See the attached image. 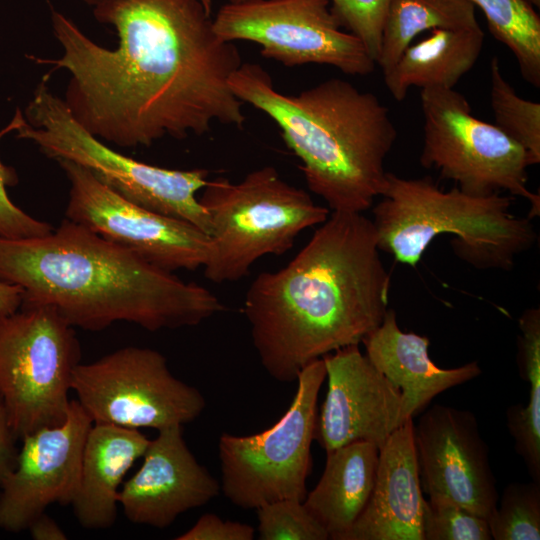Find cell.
Wrapping results in <instances>:
<instances>
[{"mask_svg":"<svg viewBox=\"0 0 540 540\" xmlns=\"http://www.w3.org/2000/svg\"><path fill=\"white\" fill-rule=\"evenodd\" d=\"M149 442L139 429L92 424L83 448L78 490L71 504L82 527L100 530L114 524L120 485L135 461L143 457Z\"/></svg>","mask_w":540,"mask_h":540,"instance_id":"20","label":"cell"},{"mask_svg":"<svg viewBox=\"0 0 540 540\" xmlns=\"http://www.w3.org/2000/svg\"><path fill=\"white\" fill-rule=\"evenodd\" d=\"M213 25L223 40L254 42L263 57L286 67L322 64L353 76L368 75L376 67L363 43L342 30L329 0L228 2Z\"/></svg>","mask_w":540,"mask_h":540,"instance_id":"12","label":"cell"},{"mask_svg":"<svg viewBox=\"0 0 540 540\" xmlns=\"http://www.w3.org/2000/svg\"><path fill=\"white\" fill-rule=\"evenodd\" d=\"M70 183L66 219L168 272L203 268L211 238L195 225L128 201L89 170L57 160Z\"/></svg>","mask_w":540,"mask_h":540,"instance_id":"13","label":"cell"},{"mask_svg":"<svg viewBox=\"0 0 540 540\" xmlns=\"http://www.w3.org/2000/svg\"><path fill=\"white\" fill-rule=\"evenodd\" d=\"M261 540H327L325 528L311 515L303 501L282 499L256 509Z\"/></svg>","mask_w":540,"mask_h":540,"instance_id":"28","label":"cell"},{"mask_svg":"<svg viewBox=\"0 0 540 540\" xmlns=\"http://www.w3.org/2000/svg\"><path fill=\"white\" fill-rule=\"evenodd\" d=\"M480 28L470 0H391L376 65L386 72L413 39L426 30Z\"/></svg>","mask_w":540,"mask_h":540,"instance_id":"23","label":"cell"},{"mask_svg":"<svg viewBox=\"0 0 540 540\" xmlns=\"http://www.w3.org/2000/svg\"><path fill=\"white\" fill-rule=\"evenodd\" d=\"M413 419L379 450L370 498L342 540H423L424 498L414 446Z\"/></svg>","mask_w":540,"mask_h":540,"instance_id":"18","label":"cell"},{"mask_svg":"<svg viewBox=\"0 0 540 540\" xmlns=\"http://www.w3.org/2000/svg\"><path fill=\"white\" fill-rule=\"evenodd\" d=\"M391 0H329L330 10L345 31L356 36L377 62L385 16Z\"/></svg>","mask_w":540,"mask_h":540,"instance_id":"29","label":"cell"},{"mask_svg":"<svg viewBox=\"0 0 540 540\" xmlns=\"http://www.w3.org/2000/svg\"><path fill=\"white\" fill-rule=\"evenodd\" d=\"M81 1L93 7L99 0H81ZM200 1L202 2L206 10L211 14L213 0H200Z\"/></svg>","mask_w":540,"mask_h":540,"instance_id":"35","label":"cell"},{"mask_svg":"<svg viewBox=\"0 0 540 540\" xmlns=\"http://www.w3.org/2000/svg\"><path fill=\"white\" fill-rule=\"evenodd\" d=\"M255 529L248 524L222 520L219 516L207 513L176 540H252Z\"/></svg>","mask_w":540,"mask_h":540,"instance_id":"31","label":"cell"},{"mask_svg":"<svg viewBox=\"0 0 540 540\" xmlns=\"http://www.w3.org/2000/svg\"><path fill=\"white\" fill-rule=\"evenodd\" d=\"M325 379L323 358L310 362L298 374L288 410L273 426L247 436H220V488L232 504L256 510L282 499H305L317 400Z\"/></svg>","mask_w":540,"mask_h":540,"instance_id":"9","label":"cell"},{"mask_svg":"<svg viewBox=\"0 0 540 540\" xmlns=\"http://www.w3.org/2000/svg\"><path fill=\"white\" fill-rule=\"evenodd\" d=\"M17 440L9 426L5 410L0 402V486L15 467L18 454Z\"/></svg>","mask_w":540,"mask_h":540,"instance_id":"32","label":"cell"},{"mask_svg":"<svg viewBox=\"0 0 540 540\" xmlns=\"http://www.w3.org/2000/svg\"><path fill=\"white\" fill-rule=\"evenodd\" d=\"M198 199L211 225L204 275L218 284L241 280L261 257L284 254L301 232L325 222L330 212L273 166L255 169L237 183L209 180Z\"/></svg>","mask_w":540,"mask_h":540,"instance_id":"6","label":"cell"},{"mask_svg":"<svg viewBox=\"0 0 540 540\" xmlns=\"http://www.w3.org/2000/svg\"><path fill=\"white\" fill-rule=\"evenodd\" d=\"M93 15L114 27L116 48L94 42L50 6L62 55L35 58L69 73L63 100L93 136L134 148L200 136L214 122L243 127V102L229 85L240 52L215 32L200 0H99Z\"/></svg>","mask_w":540,"mask_h":540,"instance_id":"1","label":"cell"},{"mask_svg":"<svg viewBox=\"0 0 540 540\" xmlns=\"http://www.w3.org/2000/svg\"><path fill=\"white\" fill-rule=\"evenodd\" d=\"M18 122L17 109L12 121L0 130V140L7 133L15 131ZM17 181L14 169L0 160V236L9 239H24L48 234L53 230L49 223L32 217L10 199L7 187L16 184Z\"/></svg>","mask_w":540,"mask_h":540,"instance_id":"30","label":"cell"},{"mask_svg":"<svg viewBox=\"0 0 540 540\" xmlns=\"http://www.w3.org/2000/svg\"><path fill=\"white\" fill-rule=\"evenodd\" d=\"M71 390L93 423L132 429L183 427L206 407L197 388L171 373L163 354L136 346L79 363Z\"/></svg>","mask_w":540,"mask_h":540,"instance_id":"11","label":"cell"},{"mask_svg":"<svg viewBox=\"0 0 540 540\" xmlns=\"http://www.w3.org/2000/svg\"><path fill=\"white\" fill-rule=\"evenodd\" d=\"M430 31L427 38L410 44L383 73L385 85L396 101L404 100L412 87L454 88L482 52L484 32L481 27Z\"/></svg>","mask_w":540,"mask_h":540,"instance_id":"22","label":"cell"},{"mask_svg":"<svg viewBox=\"0 0 540 540\" xmlns=\"http://www.w3.org/2000/svg\"><path fill=\"white\" fill-rule=\"evenodd\" d=\"M35 540H66L67 535L61 527L45 512L40 514L28 527Z\"/></svg>","mask_w":540,"mask_h":540,"instance_id":"33","label":"cell"},{"mask_svg":"<svg viewBox=\"0 0 540 540\" xmlns=\"http://www.w3.org/2000/svg\"><path fill=\"white\" fill-rule=\"evenodd\" d=\"M491 107L495 125L526 151L530 164L540 162V104L517 95L503 76L499 59L490 63Z\"/></svg>","mask_w":540,"mask_h":540,"instance_id":"25","label":"cell"},{"mask_svg":"<svg viewBox=\"0 0 540 540\" xmlns=\"http://www.w3.org/2000/svg\"><path fill=\"white\" fill-rule=\"evenodd\" d=\"M380 197L372 210L378 248L412 267L445 233L453 235L454 254L479 270H512L537 240L530 219L511 212V195L476 196L457 186L445 191L429 177L387 172Z\"/></svg>","mask_w":540,"mask_h":540,"instance_id":"5","label":"cell"},{"mask_svg":"<svg viewBox=\"0 0 540 540\" xmlns=\"http://www.w3.org/2000/svg\"><path fill=\"white\" fill-rule=\"evenodd\" d=\"M92 424L79 402L71 400L62 424L40 428L20 439L15 467L0 486L1 529L27 530L50 505L72 504Z\"/></svg>","mask_w":540,"mask_h":540,"instance_id":"15","label":"cell"},{"mask_svg":"<svg viewBox=\"0 0 540 540\" xmlns=\"http://www.w3.org/2000/svg\"><path fill=\"white\" fill-rule=\"evenodd\" d=\"M247 0H229L230 3H241Z\"/></svg>","mask_w":540,"mask_h":540,"instance_id":"37","label":"cell"},{"mask_svg":"<svg viewBox=\"0 0 540 540\" xmlns=\"http://www.w3.org/2000/svg\"><path fill=\"white\" fill-rule=\"evenodd\" d=\"M235 96L268 115L300 159L308 189L332 212L371 208L397 138L388 108L347 80L331 78L298 94L276 90L259 64L242 63L229 81Z\"/></svg>","mask_w":540,"mask_h":540,"instance_id":"4","label":"cell"},{"mask_svg":"<svg viewBox=\"0 0 540 540\" xmlns=\"http://www.w3.org/2000/svg\"><path fill=\"white\" fill-rule=\"evenodd\" d=\"M495 39L514 54L522 77L540 86V17L529 0H470Z\"/></svg>","mask_w":540,"mask_h":540,"instance_id":"24","label":"cell"},{"mask_svg":"<svg viewBox=\"0 0 540 540\" xmlns=\"http://www.w3.org/2000/svg\"><path fill=\"white\" fill-rule=\"evenodd\" d=\"M0 281L23 290L22 304L53 307L89 331L120 321L148 331L192 327L225 309L209 289L69 219L40 237L0 236Z\"/></svg>","mask_w":540,"mask_h":540,"instance_id":"3","label":"cell"},{"mask_svg":"<svg viewBox=\"0 0 540 540\" xmlns=\"http://www.w3.org/2000/svg\"><path fill=\"white\" fill-rule=\"evenodd\" d=\"M429 342L426 336L402 331L393 309L387 310L382 323L362 341L367 358L400 390L403 423L421 413L440 393L482 373L476 361L450 369L437 366L429 357Z\"/></svg>","mask_w":540,"mask_h":540,"instance_id":"19","label":"cell"},{"mask_svg":"<svg viewBox=\"0 0 540 540\" xmlns=\"http://www.w3.org/2000/svg\"><path fill=\"white\" fill-rule=\"evenodd\" d=\"M17 137L36 144L54 160H69L89 170L130 202L185 220L210 235L207 212L196 196L209 181V171L175 170L150 165L112 148L73 117L63 99L42 81L24 113L19 110Z\"/></svg>","mask_w":540,"mask_h":540,"instance_id":"7","label":"cell"},{"mask_svg":"<svg viewBox=\"0 0 540 540\" xmlns=\"http://www.w3.org/2000/svg\"><path fill=\"white\" fill-rule=\"evenodd\" d=\"M423 540H491L487 519L446 498L424 500Z\"/></svg>","mask_w":540,"mask_h":540,"instance_id":"27","label":"cell"},{"mask_svg":"<svg viewBox=\"0 0 540 540\" xmlns=\"http://www.w3.org/2000/svg\"><path fill=\"white\" fill-rule=\"evenodd\" d=\"M80 358L74 327L53 307L22 304L0 316V402L18 440L65 421Z\"/></svg>","mask_w":540,"mask_h":540,"instance_id":"8","label":"cell"},{"mask_svg":"<svg viewBox=\"0 0 540 540\" xmlns=\"http://www.w3.org/2000/svg\"><path fill=\"white\" fill-rule=\"evenodd\" d=\"M422 492L446 498L488 518L499 496L489 449L475 415L435 404L413 426Z\"/></svg>","mask_w":540,"mask_h":540,"instance_id":"14","label":"cell"},{"mask_svg":"<svg viewBox=\"0 0 540 540\" xmlns=\"http://www.w3.org/2000/svg\"><path fill=\"white\" fill-rule=\"evenodd\" d=\"M494 540L540 539V482H513L487 518Z\"/></svg>","mask_w":540,"mask_h":540,"instance_id":"26","label":"cell"},{"mask_svg":"<svg viewBox=\"0 0 540 540\" xmlns=\"http://www.w3.org/2000/svg\"><path fill=\"white\" fill-rule=\"evenodd\" d=\"M328 389L316 418L315 436L327 452L365 441L381 449L400 427L402 396L378 371L359 345L322 357Z\"/></svg>","mask_w":540,"mask_h":540,"instance_id":"16","label":"cell"},{"mask_svg":"<svg viewBox=\"0 0 540 540\" xmlns=\"http://www.w3.org/2000/svg\"><path fill=\"white\" fill-rule=\"evenodd\" d=\"M529 2H530L533 6H537V7L540 6V0H529Z\"/></svg>","mask_w":540,"mask_h":540,"instance_id":"36","label":"cell"},{"mask_svg":"<svg viewBox=\"0 0 540 540\" xmlns=\"http://www.w3.org/2000/svg\"><path fill=\"white\" fill-rule=\"evenodd\" d=\"M372 220L332 212L284 267L257 275L243 312L259 361L289 383L310 362L359 345L388 310L390 275Z\"/></svg>","mask_w":540,"mask_h":540,"instance_id":"2","label":"cell"},{"mask_svg":"<svg viewBox=\"0 0 540 540\" xmlns=\"http://www.w3.org/2000/svg\"><path fill=\"white\" fill-rule=\"evenodd\" d=\"M326 454L322 476L303 503L325 528L329 539L342 540L370 498L379 448L369 442L357 441Z\"/></svg>","mask_w":540,"mask_h":540,"instance_id":"21","label":"cell"},{"mask_svg":"<svg viewBox=\"0 0 540 540\" xmlns=\"http://www.w3.org/2000/svg\"><path fill=\"white\" fill-rule=\"evenodd\" d=\"M23 302V290L0 281V316L17 311Z\"/></svg>","mask_w":540,"mask_h":540,"instance_id":"34","label":"cell"},{"mask_svg":"<svg viewBox=\"0 0 540 540\" xmlns=\"http://www.w3.org/2000/svg\"><path fill=\"white\" fill-rule=\"evenodd\" d=\"M139 470L123 483L118 502L127 519L158 529L216 498L220 483L189 450L182 426L158 431Z\"/></svg>","mask_w":540,"mask_h":540,"instance_id":"17","label":"cell"},{"mask_svg":"<svg viewBox=\"0 0 540 540\" xmlns=\"http://www.w3.org/2000/svg\"><path fill=\"white\" fill-rule=\"evenodd\" d=\"M423 145L420 163L465 193L507 192L530 203L528 218L540 214V195L527 186L531 166L524 148L495 124L476 118L465 96L433 86L420 93Z\"/></svg>","mask_w":540,"mask_h":540,"instance_id":"10","label":"cell"}]
</instances>
